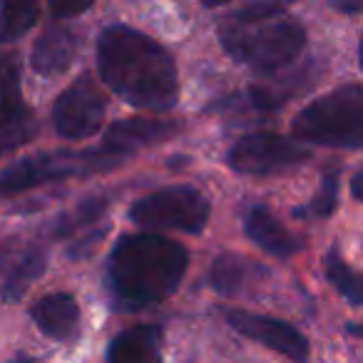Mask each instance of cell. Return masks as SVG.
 Wrapping results in <instances>:
<instances>
[{
	"instance_id": "cell-23",
	"label": "cell",
	"mask_w": 363,
	"mask_h": 363,
	"mask_svg": "<svg viewBox=\"0 0 363 363\" xmlns=\"http://www.w3.org/2000/svg\"><path fill=\"white\" fill-rule=\"evenodd\" d=\"M105 234H107V227L95 229V232H92L90 237H85L82 242H75V244H72V247L67 249V257H70V259H85L87 254H90L92 249H95V244L105 239Z\"/></svg>"
},
{
	"instance_id": "cell-9",
	"label": "cell",
	"mask_w": 363,
	"mask_h": 363,
	"mask_svg": "<svg viewBox=\"0 0 363 363\" xmlns=\"http://www.w3.org/2000/svg\"><path fill=\"white\" fill-rule=\"evenodd\" d=\"M229 326L239 331L242 336L259 341L264 346L274 348L281 356H286L294 363H306L308 361V341L303 338L301 331L286 321H279L272 316H262V313L252 311H229L227 316Z\"/></svg>"
},
{
	"instance_id": "cell-20",
	"label": "cell",
	"mask_w": 363,
	"mask_h": 363,
	"mask_svg": "<svg viewBox=\"0 0 363 363\" xmlns=\"http://www.w3.org/2000/svg\"><path fill=\"white\" fill-rule=\"evenodd\" d=\"M336 207H338V172L328 169L321 179V189H318V194L306 204V207H298L296 212H294V217H298V219L328 217Z\"/></svg>"
},
{
	"instance_id": "cell-10",
	"label": "cell",
	"mask_w": 363,
	"mask_h": 363,
	"mask_svg": "<svg viewBox=\"0 0 363 363\" xmlns=\"http://www.w3.org/2000/svg\"><path fill=\"white\" fill-rule=\"evenodd\" d=\"M0 87H3V147L6 150H16V147L26 145L35 137V120H33V112L28 110V105L21 97V72L18 65L11 55L3 57V67H0Z\"/></svg>"
},
{
	"instance_id": "cell-18",
	"label": "cell",
	"mask_w": 363,
	"mask_h": 363,
	"mask_svg": "<svg viewBox=\"0 0 363 363\" xmlns=\"http://www.w3.org/2000/svg\"><path fill=\"white\" fill-rule=\"evenodd\" d=\"M326 277L348 303L361 306L363 303V277L348 269V264L341 259L338 249H331V252L326 254Z\"/></svg>"
},
{
	"instance_id": "cell-22",
	"label": "cell",
	"mask_w": 363,
	"mask_h": 363,
	"mask_svg": "<svg viewBox=\"0 0 363 363\" xmlns=\"http://www.w3.org/2000/svg\"><path fill=\"white\" fill-rule=\"evenodd\" d=\"M48 3H50V11L55 18H72L85 13L95 0H48Z\"/></svg>"
},
{
	"instance_id": "cell-15",
	"label": "cell",
	"mask_w": 363,
	"mask_h": 363,
	"mask_svg": "<svg viewBox=\"0 0 363 363\" xmlns=\"http://www.w3.org/2000/svg\"><path fill=\"white\" fill-rule=\"evenodd\" d=\"M247 234L257 247H262L264 252L274 254L279 259L291 257L301 249L298 239L262 204L247 214Z\"/></svg>"
},
{
	"instance_id": "cell-16",
	"label": "cell",
	"mask_w": 363,
	"mask_h": 363,
	"mask_svg": "<svg viewBox=\"0 0 363 363\" xmlns=\"http://www.w3.org/2000/svg\"><path fill=\"white\" fill-rule=\"evenodd\" d=\"M48 264V254L40 244H28L18 252L16 259H6V274H3V298L8 303L18 301L35 279L43 277Z\"/></svg>"
},
{
	"instance_id": "cell-2",
	"label": "cell",
	"mask_w": 363,
	"mask_h": 363,
	"mask_svg": "<svg viewBox=\"0 0 363 363\" xmlns=\"http://www.w3.org/2000/svg\"><path fill=\"white\" fill-rule=\"evenodd\" d=\"M187 249L157 234H127L107 262V286L115 303L147 308L169 298L187 274Z\"/></svg>"
},
{
	"instance_id": "cell-4",
	"label": "cell",
	"mask_w": 363,
	"mask_h": 363,
	"mask_svg": "<svg viewBox=\"0 0 363 363\" xmlns=\"http://www.w3.org/2000/svg\"><path fill=\"white\" fill-rule=\"evenodd\" d=\"M303 142L341 150L363 147V85H346L306 105L294 120Z\"/></svg>"
},
{
	"instance_id": "cell-11",
	"label": "cell",
	"mask_w": 363,
	"mask_h": 363,
	"mask_svg": "<svg viewBox=\"0 0 363 363\" xmlns=\"http://www.w3.org/2000/svg\"><path fill=\"white\" fill-rule=\"evenodd\" d=\"M80 48V38L75 30L65 26H52L38 38L35 48H33V70L40 72L45 77H55L65 72L72 65Z\"/></svg>"
},
{
	"instance_id": "cell-6",
	"label": "cell",
	"mask_w": 363,
	"mask_h": 363,
	"mask_svg": "<svg viewBox=\"0 0 363 363\" xmlns=\"http://www.w3.org/2000/svg\"><path fill=\"white\" fill-rule=\"evenodd\" d=\"M130 219L137 227L199 234L209 219V202L194 187H164L137 199L130 207Z\"/></svg>"
},
{
	"instance_id": "cell-7",
	"label": "cell",
	"mask_w": 363,
	"mask_h": 363,
	"mask_svg": "<svg viewBox=\"0 0 363 363\" xmlns=\"http://www.w3.org/2000/svg\"><path fill=\"white\" fill-rule=\"evenodd\" d=\"M303 160H308L306 147L274 132H254L242 137L227 155L229 167L242 174H272Z\"/></svg>"
},
{
	"instance_id": "cell-27",
	"label": "cell",
	"mask_w": 363,
	"mask_h": 363,
	"mask_svg": "<svg viewBox=\"0 0 363 363\" xmlns=\"http://www.w3.org/2000/svg\"><path fill=\"white\" fill-rule=\"evenodd\" d=\"M11 363H38L35 358H28V356H18V358H13Z\"/></svg>"
},
{
	"instance_id": "cell-14",
	"label": "cell",
	"mask_w": 363,
	"mask_h": 363,
	"mask_svg": "<svg viewBox=\"0 0 363 363\" xmlns=\"http://www.w3.org/2000/svg\"><path fill=\"white\" fill-rule=\"evenodd\" d=\"M264 277H267V269L262 264L247 257H237V254H224L212 264L209 284L222 296H239V294H247L252 286H257Z\"/></svg>"
},
{
	"instance_id": "cell-29",
	"label": "cell",
	"mask_w": 363,
	"mask_h": 363,
	"mask_svg": "<svg viewBox=\"0 0 363 363\" xmlns=\"http://www.w3.org/2000/svg\"><path fill=\"white\" fill-rule=\"evenodd\" d=\"M361 67H363V43H361Z\"/></svg>"
},
{
	"instance_id": "cell-3",
	"label": "cell",
	"mask_w": 363,
	"mask_h": 363,
	"mask_svg": "<svg viewBox=\"0 0 363 363\" xmlns=\"http://www.w3.org/2000/svg\"><path fill=\"white\" fill-rule=\"evenodd\" d=\"M222 45L237 62L259 72H277L291 65L303 50L306 33L274 0H259L234 13L219 30Z\"/></svg>"
},
{
	"instance_id": "cell-25",
	"label": "cell",
	"mask_w": 363,
	"mask_h": 363,
	"mask_svg": "<svg viewBox=\"0 0 363 363\" xmlns=\"http://www.w3.org/2000/svg\"><path fill=\"white\" fill-rule=\"evenodd\" d=\"M351 192H353V197H356L358 202H363V169H358L356 174H353V179H351Z\"/></svg>"
},
{
	"instance_id": "cell-1",
	"label": "cell",
	"mask_w": 363,
	"mask_h": 363,
	"mask_svg": "<svg viewBox=\"0 0 363 363\" xmlns=\"http://www.w3.org/2000/svg\"><path fill=\"white\" fill-rule=\"evenodd\" d=\"M97 67L112 92L135 107L164 112L177 105L179 80L172 55L127 26H110L97 40Z\"/></svg>"
},
{
	"instance_id": "cell-12",
	"label": "cell",
	"mask_w": 363,
	"mask_h": 363,
	"mask_svg": "<svg viewBox=\"0 0 363 363\" xmlns=\"http://www.w3.org/2000/svg\"><path fill=\"white\" fill-rule=\"evenodd\" d=\"M107 363H162V331L155 323H140L120 331L107 348Z\"/></svg>"
},
{
	"instance_id": "cell-19",
	"label": "cell",
	"mask_w": 363,
	"mask_h": 363,
	"mask_svg": "<svg viewBox=\"0 0 363 363\" xmlns=\"http://www.w3.org/2000/svg\"><path fill=\"white\" fill-rule=\"evenodd\" d=\"M38 21V0H3V40L23 38Z\"/></svg>"
},
{
	"instance_id": "cell-17",
	"label": "cell",
	"mask_w": 363,
	"mask_h": 363,
	"mask_svg": "<svg viewBox=\"0 0 363 363\" xmlns=\"http://www.w3.org/2000/svg\"><path fill=\"white\" fill-rule=\"evenodd\" d=\"M174 132H177L174 122L125 120V122H115V125L107 130L105 145H110L112 150L130 157L137 147L155 145V142H162V140H167V137H172Z\"/></svg>"
},
{
	"instance_id": "cell-24",
	"label": "cell",
	"mask_w": 363,
	"mask_h": 363,
	"mask_svg": "<svg viewBox=\"0 0 363 363\" xmlns=\"http://www.w3.org/2000/svg\"><path fill=\"white\" fill-rule=\"evenodd\" d=\"M333 8L341 13H358L363 11V0H333Z\"/></svg>"
},
{
	"instance_id": "cell-13",
	"label": "cell",
	"mask_w": 363,
	"mask_h": 363,
	"mask_svg": "<svg viewBox=\"0 0 363 363\" xmlns=\"http://www.w3.org/2000/svg\"><path fill=\"white\" fill-rule=\"evenodd\" d=\"M30 316L35 326L55 341H67L75 336L77 321H80V308L70 294H50L33 303Z\"/></svg>"
},
{
	"instance_id": "cell-28",
	"label": "cell",
	"mask_w": 363,
	"mask_h": 363,
	"mask_svg": "<svg viewBox=\"0 0 363 363\" xmlns=\"http://www.w3.org/2000/svg\"><path fill=\"white\" fill-rule=\"evenodd\" d=\"M207 6H222V3H227V0H204Z\"/></svg>"
},
{
	"instance_id": "cell-8",
	"label": "cell",
	"mask_w": 363,
	"mask_h": 363,
	"mask_svg": "<svg viewBox=\"0 0 363 363\" xmlns=\"http://www.w3.org/2000/svg\"><path fill=\"white\" fill-rule=\"evenodd\" d=\"M105 117V95L90 77L75 80L52 107L55 130L65 140H85L92 137Z\"/></svg>"
},
{
	"instance_id": "cell-21",
	"label": "cell",
	"mask_w": 363,
	"mask_h": 363,
	"mask_svg": "<svg viewBox=\"0 0 363 363\" xmlns=\"http://www.w3.org/2000/svg\"><path fill=\"white\" fill-rule=\"evenodd\" d=\"M105 209H107V199H100V197L87 199V202L77 204L75 212L57 219V222L52 224V234H55V237H67V234H72V232H77V229L87 227V224L97 222Z\"/></svg>"
},
{
	"instance_id": "cell-26",
	"label": "cell",
	"mask_w": 363,
	"mask_h": 363,
	"mask_svg": "<svg viewBox=\"0 0 363 363\" xmlns=\"http://www.w3.org/2000/svg\"><path fill=\"white\" fill-rule=\"evenodd\" d=\"M346 331L353 333V336H358V338H363V323H348Z\"/></svg>"
},
{
	"instance_id": "cell-5",
	"label": "cell",
	"mask_w": 363,
	"mask_h": 363,
	"mask_svg": "<svg viewBox=\"0 0 363 363\" xmlns=\"http://www.w3.org/2000/svg\"><path fill=\"white\" fill-rule=\"evenodd\" d=\"M125 160L127 155L112 150L105 142H102V147H95V150H60L48 152V155H33L6 167V172L0 177V187H3V194H16L23 192V189L50 184V182L115 169Z\"/></svg>"
}]
</instances>
